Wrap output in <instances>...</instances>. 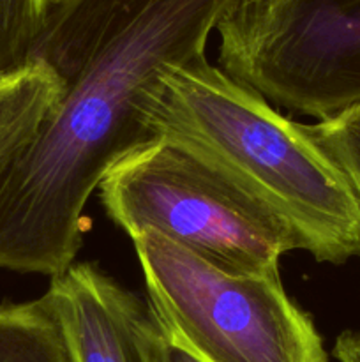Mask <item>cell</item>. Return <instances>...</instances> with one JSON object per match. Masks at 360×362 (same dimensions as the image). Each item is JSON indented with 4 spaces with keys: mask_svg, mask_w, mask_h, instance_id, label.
<instances>
[{
    "mask_svg": "<svg viewBox=\"0 0 360 362\" xmlns=\"http://www.w3.org/2000/svg\"><path fill=\"white\" fill-rule=\"evenodd\" d=\"M106 214L127 235L154 232L222 272H279L302 250L281 218L182 141L157 136L116 163L99 184Z\"/></svg>",
    "mask_w": 360,
    "mask_h": 362,
    "instance_id": "obj_3",
    "label": "cell"
},
{
    "mask_svg": "<svg viewBox=\"0 0 360 362\" xmlns=\"http://www.w3.org/2000/svg\"><path fill=\"white\" fill-rule=\"evenodd\" d=\"M321 147L332 156L352 182L360 200V106L309 126Z\"/></svg>",
    "mask_w": 360,
    "mask_h": 362,
    "instance_id": "obj_10",
    "label": "cell"
},
{
    "mask_svg": "<svg viewBox=\"0 0 360 362\" xmlns=\"http://www.w3.org/2000/svg\"><path fill=\"white\" fill-rule=\"evenodd\" d=\"M334 357L339 362H360V331H346L337 338Z\"/></svg>",
    "mask_w": 360,
    "mask_h": 362,
    "instance_id": "obj_12",
    "label": "cell"
},
{
    "mask_svg": "<svg viewBox=\"0 0 360 362\" xmlns=\"http://www.w3.org/2000/svg\"><path fill=\"white\" fill-rule=\"evenodd\" d=\"M46 293L74 362H152L159 322L150 306L92 264L53 276Z\"/></svg>",
    "mask_w": 360,
    "mask_h": 362,
    "instance_id": "obj_6",
    "label": "cell"
},
{
    "mask_svg": "<svg viewBox=\"0 0 360 362\" xmlns=\"http://www.w3.org/2000/svg\"><path fill=\"white\" fill-rule=\"evenodd\" d=\"M0 362H74L48 293L0 304Z\"/></svg>",
    "mask_w": 360,
    "mask_h": 362,
    "instance_id": "obj_8",
    "label": "cell"
},
{
    "mask_svg": "<svg viewBox=\"0 0 360 362\" xmlns=\"http://www.w3.org/2000/svg\"><path fill=\"white\" fill-rule=\"evenodd\" d=\"M155 138L182 141L281 218L318 262L360 257V200L307 124L207 59L176 66L152 105Z\"/></svg>",
    "mask_w": 360,
    "mask_h": 362,
    "instance_id": "obj_2",
    "label": "cell"
},
{
    "mask_svg": "<svg viewBox=\"0 0 360 362\" xmlns=\"http://www.w3.org/2000/svg\"><path fill=\"white\" fill-rule=\"evenodd\" d=\"M222 71L272 105L334 119L360 106V0H233Z\"/></svg>",
    "mask_w": 360,
    "mask_h": 362,
    "instance_id": "obj_5",
    "label": "cell"
},
{
    "mask_svg": "<svg viewBox=\"0 0 360 362\" xmlns=\"http://www.w3.org/2000/svg\"><path fill=\"white\" fill-rule=\"evenodd\" d=\"M233 0H48L30 60L60 81L34 136L0 163V269L62 274L88 198L109 170L155 140L152 105L205 46Z\"/></svg>",
    "mask_w": 360,
    "mask_h": 362,
    "instance_id": "obj_1",
    "label": "cell"
},
{
    "mask_svg": "<svg viewBox=\"0 0 360 362\" xmlns=\"http://www.w3.org/2000/svg\"><path fill=\"white\" fill-rule=\"evenodd\" d=\"M48 0H0V76L30 64Z\"/></svg>",
    "mask_w": 360,
    "mask_h": 362,
    "instance_id": "obj_9",
    "label": "cell"
},
{
    "mask_svg": "<svg viewBox=\"0 0 360 362\" xmlns=\"http://www.w3.org/2000/svg\"><path fill=\"white\" fill-rule=\"evenodd\" d=\"M152 362H203L194 354L169 338L159 325V332L152 345Z\"/></svg>",
    "mask_w": 360,
    "mask_h": 362,
    "instance_id": "obj_11",
    "label": "cell"
},
{
    "mask_svg": "<svg viewBox=\"0 0 360 362\" xmlns=\"http://www.w3.org/2000/svg\"><path fill=\"white\" fill-rule=\"evenodd\" d=\"M59 95V78L41 60L0 76V163L34 136Z\"/></svg>",
    "mask_w": 360,
    "mask_h": 362,
    "instance_id": "obj_7",
    "label": "cell"
},
{
    "mask_svg": "<svg viewBox=\"0 0 360 362\" xmlns=\"http://www.w3.org/2000/svg\"><path fill=\"white\" fill-rule=\"evenodd\" d=\"M162 331L203 362H328L279 272L236 276L154 232L133 237Z\"/></svg>",
    "mask_w": 360,
    "mask_h": 362,
    "instance_id": "obj_4",
    "label": "cell"
}]
</instances>
